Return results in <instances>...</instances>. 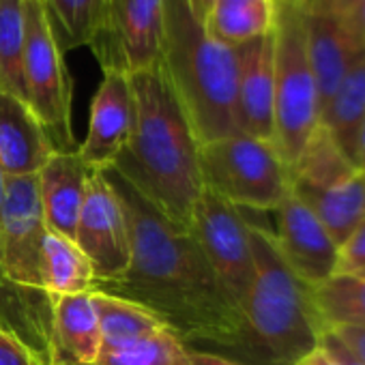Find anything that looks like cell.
<instances>
[{
  "label": "cell",
  "mask_w": 365,
  "mask_h": 365,
  "mask_svg": "<svg viewBox=\"0 0 365 365\" xmlns=\"http://www.w3.org/2000/svg\"><path fill=\"white\" fill-rule=\"evenodd\" d=\"M46 235L48 226L41 209L37 174L3 176L0 264L11 284L43 290Z\"/></svg>",
  "instance_id": "obj_10"
},
{
  "label": "cell",
  "mask_w": 365,
  "mask_h": 365,
  "mask_svg": "<svg viewBox=\"0 0 365 365\" xmlns=\"http://www.w3.org/2000/svg\"><path fill=\"white\" fill-rule=\"evenodd\" d=\"M54 153L43 125L29 103L0 93V174H37Z\"/></svg>",
  "instance_id": "obj_16"
},
{
  "label": "cell",
  "mask_w": 365,
  "mask_h": 365,
  "mask_svg": "<svg viewBox=\"0 0 365 365\" xmlns=\"http://www.w3.org/2000/svg\"><path fill=\"white\" fill-rule=\"evenodd\" d=\"M52 299L50 356L52 365H93L101 350L103 337L91 292L65 294Z\"/></svg>",
  "instance_id": "obj_18"
},
{
  "label": "cell",
  "mask_w": 365,
  "mask_h": 365,
  "mask_svg": "<svg viewBox=\"0 0 365 365\" xmlns=\"http://www.w3.org/2000/svg\"><path fill=\"white\" fill-rule=\"evenodd\" d=\"M129 224L127 271L93 290L155 312L182 341H211L252 352L243 314L230 303L187 226L163 215L114 168H103Z\"/></svg>",
  "instance_id": "obj_1"
},
{
  "label": "cell",
  "mask_w": 365,
  "mask_h": 365,
  "mask_svg": "<svg viewBox=\"0 0 365 365\" xmlns=\"http://www.w3.org/2000/svg\"><path fill=\"white\" fill-rule=\"evenodd\" d=\"M352 163L359 172H365V118L361 120L356 140H354V155H352Z\"/></svg>",
  "instance_id": "obj_35"
},
{
  "label": "cell",
  "mask_w": 365,
  "mask_h": 365,
  "mask_svg": "<svg viewBox=\"0 0 365 365\" xmlns=\"http://www.w3.org/2000/svg\"><path fill=\"white\" fill-rule=\"evenodd\" d=\"M361 3H363V0H333L335 9H339V11H344V14H350V11L356 9Z\"/></svg>",
  "instance_id": "obj_39"
},
{
  "label": "cell",
  "mask_w": 365,
  "mask_h": 365,
  "mask_svg": "<svg viewBox=\"0 0 365 365\" xmlns=\"http://www.w3.org/2000/svg\"><path fill=\"white\" fill-rule=\"evenodd\" d=\"M314 303L324 327L363 324L365 327V269L337 273L314 288Z\"/></svg>",
  "instance_id": "obj_28"
},
{
  "label": "cell",
  "mask_w": 365,
  "mask_h": 365,
  "mask_svg": "<svg viewBox=\"0 0 365 365\" xmlns=\"http://www.w3.org/2000/svg\"><path fill=\"white\" fill-rule=\"evenodd\" d=\"M365 118V56H361L339 82L327 108L320 112V125L329 129L346 157L352 161L354 140ZM354 165V163H352Z\"/></svg>",
  "instance_id": "obj_22"
},
{
  "label": "cell",
  "mask_w": 365,
  "mask_h": 365,
  "mask_svg": "<svg viewBox=\"0 0 365 365\" xmlns=\"http://www.w3.org/2000/svg\"><path fill=\"white\" fill-rule=\"evenodd\" d=\"M318 346L337 363V365H363L348 348H346V344L329 329V327H324L322 329V333H320V341H318Z\"/></svg>",
  "instance_id": "obj_32"
},
{
  "label": "cell",
  "mask_w": 365,
  "mask_h": 365,
  "mask_svg": "<svg viewBox=\"0 0 365 365\" xmlns=\"http://www.w3.org/2000/svg\"><path fill=\"white\" fill-rule=\"evenodd\" d=\"M76 245L88 258L97 284L120 277L131 260L125 209L103 170H91L76 228Z\"/></svg>",
  "instance_id": "obj_11"
},
{
  "label": "cell",
  "mask_w": 365,
  "mask_h": 365,
  "mask_svg": "<svg viewBox=\"0 0 365 365\" xmlns=\"http://www.w3.org/2000/svg\"><path fill=\"white\" fill-rule=\"evenodd\" d=\"M26 103L56 153L78 150L71 125V80L39 0H24Z\"/></svg>",
  "instance_id": "obj_7"
},
{
  "label": "cell",
  "mask_w": 365,
  "mask_h": 365,
  "mask_svg": "<svg viewBox=\"0 0 365 365\" xmlns=\"http://www.w3.org/2000/svg\"><path fill=\"white\" fill-rule=\"evenodd\" d=\"M61 52L88 46L103 0H39Z\"/></svg>",
  "instance_id": "obj_29"
},
{
  "label": "cell",
  "mask_w": 365,
  "mask_h": 365,
  "mask_svg": "<svg viewBox=\"0 0 365 365\" xmlns=\"http://www.w3.org/2000/svg\"><path fill=\"white\" fill-rule=\"evenodd\" d=\"M88 172L91 168L82 161L78 150L54 153L37 172L41 209L50 232L71 241L76 239Z\"/></svg>",
  "instance_id": "obj_17"
},
{
  "label": "cell",
  "mask_w": 365,
  "mask_h": 365,
  "mask_svg": "<svg viewBox=\"0 0 365 365\" xmlns=\"http://www.w3.org/2000/svg\"><path fill=\"white\" fill-rule=\"evenodd\" d=\"M273 24H275V0L217 3L211 7L205 20L207 33L230 48L269 35L273 31Z\"/></svg>",
  "instance_id": "obj_24"
},
{
  "label": "cell",
  "mask_w": 365,
  "mask_h": 365,
  "mask_svg": "<svg viewBox=\"0 0 365 365\" xmlns=\"http://www.w3.org/2000/svg\"><path fill=\"white\" fill-rule=\"evenodd\" d=\"M190 365H243V363H237L232 359H226V356H220L213 352L190 348Z\"/></svg>",
  "instance_id": "obj_34"
},
{
  "label": "cell",
  "mask_w": 365,
  "mask_h": 365,
  "mask_svg": "<svg viewBox=\"0 0 365 365\" xmlns=\"http://www.w3.org/2000/svg\"><path fill=\"white\" fill-rule=\"evenodd\" d=\"M205 187L237 209L275 211L290 192L288 165L275 146L245 133L200 144Z\"/></svg>",
  "instance_id": "obj_6"
},
{
  "label": "cell",
  "mask_w": 365,
  "mask_h": 365,
  "mask_svg": "<svg viewBox=\"0 0 365 365\" xmlns=\"http://www.w3.org/2000/svg\"><path fill=\"white\" fill-rule=\"evenodd\" d=\"M273 146L288 170L320 125L316 80L307 58L301 3H275Z\"/></svg>",
  "instance_id": "obj_5"
},
{
  "label": "cell",
  "mask_w": 365,
  "mask_h": 365,
  "mask_svg": "<svg viewBox=\"0 0 365 365\" xmlns=\"http://www.w3.org/2000/svg\"><path fill=\"white\" fill-rule=\"evenodd\" d=\"M93 365H190V346L172 329L127 341H103Z\"/></svg>",
  "instance_id": "obj_25"
},
{
  "label": "cell",
  "mask_w": 365,
  "mask_h": 365,
  "mask_svg": "<svg viewBox=\"0 0 365 365\" xmlns=\"http://www.w3.org/2000/svg\"><path fill=\"white\" fill-rule=\"evenodd\" d=\"M159 69L185 112L198 144L239 135L237 52L213 39L187 0H163Z\"/></svg>",
  "instance_id": "obj_3"
},
{
  "label": "cell",
  "mask_w": 365,
  "mask_h": 365,
  "mask_svg": "<svg viewBox=\"0 0 365 365\" xmlns=\"http://www.w3.org/2000/svg\"><path fill=\"white\" fill-rule=\"evenodd\" d=\"M356 172L359 170L352 165L341 146L322 125L316 127L297 163L288 170L290 185L305 187H331Z\"/></svg>",
  "instance_id": "obj_23"
},
{
  "label": "cell",
  "mask_w": 365,
  "mask_h": 365,
  "mask_svg": "<svg viewBox=\"0 0 365 365\" xmlns=\"http://www.w3.org/2000/svg\"><path fill=\"white\" fill-rule=\"evenodd\" d=\"M237 52V114L241 133L273 144L275 61L273 31L235 48Z\"/></svg>",
  "instance_id": "obj_14"
},
{
  "label": "cell",
  "mask_w": 365,
  "mask_h": 365,
  "mask_svg": "<svg viewBox=\"0 0 365 365\" xmlns=\"http://www.w3.org/2000/svg\"><path fill=\"white\" fill-rule=\"evenodd\" d=\"M275 243L288 267L309 286L318 288L337 273V243L312 209L292 192L275 209Z\"/></svg>",
  "instance_id": "obj_13"
},
{
  "label": "cell",
  "mask_w": 365,
  "mask_h": 365,
  "mask_svg": "<svg viewBox=\"0 0 365 365\" xmlns=\"http://www.w3.org/2000/svg\"><path fill=\"white\" fill-rule=\"evenodd\" d=\"M294 365H337V363L318 346V348H314L312 352H307L303 359H299Z\"/></svg>",
  "instance_id": "obj_36"
},
{
  "label": "cell",
  "mask_w": 365,
  "mask_h": 365,
  "mask_svg": "<svg viewBox=\"0 0 365 365\" xmlns=\"http://www.w3.org/2000/svg\"><path fill=\"white\" fill-rule=\"evenodd\" d=\"M190 3V7H192V11H194V16L200 20V22H205L207 20V16H209V11H211V7H213V3L215 0H187Z\"/></svg>",
  "instance_id": "obj_37"
},
{
  "label": "cell",
  "mask_w": 365,
  "mask_h": 365,
  "mask_svg": "<svg viewBox=\"0 0 365 365\" xmlns=\"http://www.w3.org/2000/svg\"><path fill=\"white\" fill-rule=\"evenodd\" d=\"M0 365H43L16 335L0 329Z\"/></svg>",
  "instance_id": "obj_31"
},
{
  "label": "cell",
  "mask_w": 365,
  "mask_h": 365,
  "mask_svg": "<svg viewBox=\"0 0 365 365\" xmlns=\"http://www.w3.org/2000/svg\"><path fill=\"white\" fill-rule=\"evenodd\" d=\"M301 14L307 58L322 112L350 67L365 56V39L350 14L335 9L333 0H305L301 3Z\"/></svg>",
  "instance_id": "obj_12"
},
{
  "label": "cell",
  "mask_w": 365,
  "mask_h": 365,
  "mask_svg": "<svg viewBox=\"0 0 365 365\" xmlns=\"http://www.w3.org/2000/svg\"><path fill=\"white\" fill-rule=\"evenodd\" d=\"M187 228L226 297L243 314L254 282V256L243 211L205 187L192 209Z\"/></svg>",
  "instance_id": "obj_9"
},
{
  "label": "cell",
  "mask_w": 365,
  "mask_h": 365,
  "mask_svg": "<svg viewBox=\"0 0 365 365\" xmlns=\"http://www.w3.org/2000/svg\"><path fill=\"white\" fill-rule=\"evenodd\" d=\"M275 3H305V0H275Z\"/></svg>",
  "instance_id": "obj_40"
},
{
  "label": "cell",
  "mask_w": 365,
  "mask_h": 365,
  "mask_svg": "<svg viewBox=\"0 0 365 365\" xmlns=\"http://www.w3.org/2000/svg\"><path fill=\"white\" fill-rule=\"evenodd\" d=\"M363 174H365V172H363Z\"/></svg>",
  "instance_id": "obj_41"
},
{
  "label": "cell",
  "mask_w": 365,
  "mask_h": 365,
  "mask_svg": "<svg viewBox=\"0 0 365 365\" xmlns=\"http://www.w3.org/2000/svg\"><path fill=\"white\" fill-rule=\"evenodd\" d=\"M290 192L303 200L327 228L337 247L365 222V174L356 172L331 187L290 185Z\"/></svg>",
  "instance_id": "obj_20"
},
{
  "label": "cell",
  "mask_w": 365,
  "mask_h": 365,
  "mask_svg": "<svg viewBox=\"0 0 365 365\" xmlns=\"http://www.w3.org/2000/svg\"><path fill=\"white\" fill-rule=\"evenodd\" d=\"M350 18H352V22H354V26L359 29L361 37L365 39V0H363V3H361L356 9L350 11Z\"/></svg>",
  "instance_id": "obj_38"
},
{
  "label": "cell",
  "mask_w": 365,
  "mask_h": 365,
  "mask_svg": "<svg viewBox=\"0 0 365 365\" xmlns=\"http://www.w3.org/2000/svg\"><path fill=\"white\" fill-rule=\"evenodd\" d=\"M361 269H365V222L337 247V273H354Z\"/></svg>",
  "instance_id": "obj_30"
},
{
  "label": "cell",
  "mask_w": 365,
  "mask_h": 365,
  "mask_svg": "<svg viewBox=\"0 0 365 365\" xmlns=\"http://www.w3.org/2000/svg\"><path fill=\"white\" fill-rule=\"evenodd\" d=\"M254 282L243 307L252 352L294 365L318 348L324 329L309 288L284 260L271 230L247 222Z\"/></svg>",
  "instance_id": "obj_4"
},
{
  "label": "cell",
  "mask_w": 365,
  "mask_h": 365,
  "mask_svg": "<svg viewBox=\"0 0 365 365\" xmlns=\"http://www.w3.org/2000/svg\"><path fill=\"white\" fill-rule=\"evenodd\" d=\"M0 209H3V174H0ZM50 327V294L11 284L0 264V329L16 335L43 365H52Z\"/></svg>",
  "instance_id": "obj_19"
},
{
  "label": "cell",
  "mask_w": 365,
  "mask_h": 365,
  "mask_svg": "<svg viewBox=\"0 0 365 365\" xmlns=\"http://www.w3.org/2000/svg\"><path fill=\"white\" fill-rule=\"evenodd\" d=\"M163 24V0H103L88 48L103 73L131 76L159 63Z\"/></svg>",
  "instance_id": "obj_8"
},
{
  "label": "cell",
  "mask_w": 365,
  "mask_h": 365,
  "mask_svg": "<svg viewBox=\"0 0 365 365\" xmlns=\"http://www.w3.org/2000/svg\"><path fill=\"white\" fill-rule=\"evenodd\" d=\"M131 84L125 73H103V80L93 97L91 120L78 155L91 170L110 168L131 131Z\"/></svg>",
  "instance_id": "obj_15"
},
{
  "label": "cell",
  "mask_w": 365,
  "mask_h": 365,
  "mask_svg": "<svg viewBox=\"0 0 365 365\" xmlns=\"http://www.w3.org/2000/svg\"><path fill=\"white\" fill-rule=\"evenodd\" d=\"M24 0H0V93L26 103Z\"/></svg>",
  "instance_id": "obj_27"
},
{
  "label": "cell",
  "mask_w": 365,
  "mask_h": 365,
  "mask_svg": "<svg viewBox=\"0 0 365 365\" xmlns=\"http://www.w3.org/2000/svg\"><path fill=\"white\" fill-rule=\"evenodd\" d=\"M131 131L114 168L170 220L187 226L205 182L200 144L159 65L131 73Z\"/></svg>",
  "instance_id": "obj_2"
},
{
  "label": "cell",
  "mask_w": 365,
  "mask_h": 365,
  "mask_svg": "<svg viewBox=\"0 0 365 365\" xmlns=\"http://www.w3.org/2000/svg\"><path fill=\"white\" fill-rule=\"evenodd\" d=\"M91 303L97 314L99 331L103 341H127L150 335L168 324L148 307L133 303L123 297H114L108 292L93 290ZM170 329V327H168Z\"/></svg>",
  "instance_id": "obj_26"
},
{
  "label": "cell",
  "mask_w": 365,
  "mask_h": 365,
  "mask_svg": "<svg viewBox=\"0 0 365 365\" xmlns=\"http://www.w3.org/2000/svg\"><path fill=\"white\" fill-rule=\"evenodd\" d=\"M329 329L365 365V327L363 324H331Z\"/></svg>",
  "instance_id": "obj_33"
},
{
  "label": "cell",
  "mask_w": 365,
  "mask_h": 365,
  "mask_svg": "<svg viewBox=\"0 0 365 365\" xmlns=\"http://www.w3.org/2000/svg\"><path fill=\"white\" fill-rule=\"evenodd\" d=\"M95 284V271L76 241L48 230L43 241V290L50 297L84 294L93 292Z\"/></svg>",
  "instance_id": "obj_21"
}]
</instances>
